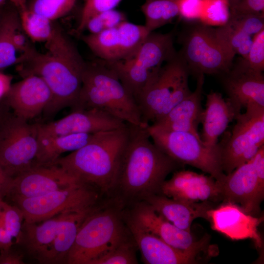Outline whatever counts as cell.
<instances>
[{"mask_svg": "<svg viewBox=\"0 0 264 264\" xmlns=\"http://www.w3.org/2000/svg\"><path fill=\"white\" fill-rule=\"evenodd\" d=\"M45 46L47 52L43 53L30 45L18 57L16 65L23 77L38 76L49 88L51 100L44 112L51 117L65 108L71 109L76 104L86 62L58 26Z\"/></svg>", "mask_w": 264, "mask_h": 264, "instance_id": "1", "label": "cell"}, {"mask_svg": "<svg viewBox=\"0 0 264 264\" xmlns=\"http://www.w3.org/2000/svg\"><path fill=\"white\" fill-rule=\"evenodd\" d=\"M128 126V140L110 191H116L123 200L137 202L160 193L167 176L183 165L151 141L148 126Z\"/></svg>", "mask_w": 264, "mask_h": 264, "instance_id": "2", "label": "cell"}, {"mask_svg": "<svg viewBox=\"0 0 264 264\" xmlns=\"http://www.w3.org/2000/svg\"><path fill=\"white\" fill-rule=\"evenodd\" d=\"M129 126L94 133L79 149L59 158L54 164L81 183L102 193L111 191L129 136Z\"/></svg>", "mask_w": 264, "mask_h": 264, "instance_id": "3", "label": "cell"}, {"mask_svg": "<svg viewBox=\"0 0 264 264\" xmlns=\"http://www.w3.org/2000/svg\"><path fill=\"white\" fill-rule=\"evenodd\" d=\"M98 109L129 124L147 127L136 100L116 73L101 61L87 63L82 85L72 111Z\"/></svg>", "mask_w": 264, "mask_h": 264, "instance_id": "4", "label": "cell"}, {"mask_svg": "<svg viewBox=\"0 0 264 264\" xmlns=\"http://www.w3.org/2000/svg\"><path fill=\"white\" fill-rule=\"evenodd\" d=\"M125 231L116 210L97 207L82 224L65 264H89L126 240Z\"/></svg>", "mask_w": 264, "mask_h": 264, "instance_id": "5", "label": "cell"}, {"mask_svg": "<svg viewBox=\"0 0 264 264\" xmlns=\"http://www.w3.org/2000/svg\"><path fill=\"white\" fill-rule=\"evenodd\" d=\"M187 65L179 52L161 66L138 101L143 122H154L191 93Z\"/></svg>", "mask_w": 264, "mask_h": 264, "instance_id": "6", "label": "cell"}, {"mask_svg": "<svg viewBox=\"0 0 264 264\" xmlns=\"http://www.w3.org/2000/svg\"><path fill=\"white\" fill-rule=\"evenodd\" d=\"M147 130L153 142L179 164L197 168L219 182L224 178L220 143L208 146L191 132L164 130L152 125Z\"/></svg>", "mask_w": 264, "mask_h": 264, "instance_id": "7", "label": "cell"}, {"mask_svg": "<svg viewBox=\"0 0 264 264\" xmlns=\"http://www.w3.org/2000/svg\"><path fill=\"white\" fill-rule=\"evenodd\" d=\"M38 124L13 113L0 115V165L13 178L36 165Z\"/></svg>", "mask_w": 264, "mask_h": 264, "instance_id": "8", "label": "cell"}, {"mask_svg": "<svg viewBox=\"0 0 264 264\" xmlns=\"http://www.w3.org/2000/svg\"><path fill=\"white\" fill-rule=\"evenodd\" d=\"M245 109L235 117L231 134L220 142L226 175L251 160L264 146V107L252 104Z\"/></svg>", "mask_w": 264, "mask_h": 264, "instance_id": "9", "label": "cell"}, {"mask_svg": "<svg viewBox=\"0 0 264 264\" xmlns=\"http://www.w3.org/2000/svg\"><path fill=\"white\" fill-rule=\"evenodd\" d=\"M190 74L218 75L227 72L234 57L217 37L214 28L196 24L188 29L182 39L179 52Z\"/></svg>", "mask_w": 264, "mask_h": 264, "instance_id": "10", "label": "cell"}, {"mask_svg": "<svg viewBox=\"0 0 264 264\" xmlns=\"http://www.w3.org/2000/svg\"><path fill=\"white\" fill-rule=\"evenodd\" d=\"M219 183L221 203L236 204L246 213L260 217L264 198V146Z\"/></svg>", "mask_w": 264, "mask_h": 264, "instance_id": "11", "label": "cell"}, {"mask_svg": "<svg viewBox=\"0 0 264 264\" xmlns=\"http://www.w3.org/2000/svg\"><path fill=\"white\" fill-rule=\"evenodd\" d=\"M98 196V191L93 188L77 183L41 196L19 199L13 202L22 211L24 222L34 223L65 212L96 206Z\"/></svg>", "mask_w": 264, "mask_h": 264, "instance_id": "12", "label": "cell"}, {"mask_svg": "<svg viewBox=\"0 0 264 264\" xmlns=\"http://www.w3.org/2000/svg\"><path fill=\"white\" fill-rule=\"evenodd\" d=\"M133 207L128 216L133 222L175 248L201 253L212 246L207 235L198 239L192 232L181 229L167 220L144 201L136 202Z\"/></svg>", "mask_w": 264, "mask_h": 264, "instance_id": "13", "label": "cell"}, {"mask_svg": "<svg viewBox=\"0 0 264 264\" xmlns=\"http://www.w3.org/2000/svg\"><path fill=\"white\" fill-rule=\"evenodd\" d=\"M80 183L56 164L36 165L12 179L7 195L14 200L35 198Z\"/></svg>", "mask_w": 264, "mask_h": 264, "instance_id": "14", "label": "cell"}, {"mask_svg": "<svg viewBox=\"0 0 264 264\" xmlns=\"http://www.w3.org/2000/svg\"><path fill=\"white\" fill-rule=\"evenodd\" d=\"M220 76L228 96L226 100L237 114L249 105L264 107L263 72L248 67L242 58Z\"/></svg>", "mask_w": 264, "mask_h": 264, "instance_id": "15", "label": "cell"}, {"mask_svg": "<svg viewBox=\"0 0 264 264\" xmlns=\"http://www.w3.org/2000/svg\"><path fill=\"white\" fill-rule=\"evenodd\" d=\"M127 123L98 109L72 111L55 121L38 124L39 138L77 133L94 134L126 127Z\"/></svg>", "mask_w": 264, "mask_h": 264, "instance_id": "16", "label": "cell"}, {"mask_svg": "<svg viewBox=\"0 0 264 264\" xmlns=\"http://www.w3.org/2000/svg\"><path fill=\"white\" fill-rule=\"evenodd\" d=\"M208 214L213 230L232 240L251 239L257 249L263 247V239L258 230L263 216L248 214L238 205L229 202L221 203Z\"/></svg>", "mask_w": 264, "mask_h": 264, "instance_id": "17", "label": "cell"}, {"mask_svg": "<svg viewBox=\"0 0 264 264\" xmlns=\"http://www.w3.org/2000/svg\"><path fill=\"white\" fill-rule=\"evenodd\" d=\"M160 194L188 202H220V186L211 176L190 170H176L162 184Z\"/></svg>", "mask_w": 264, "mask_h": 264, "instance_id": "18", "label": "cell"}, {"mask_svg": "<svg viewBox=\"0 0 264 264\" xmlns=\"http://www.w3.org/2000/svg\"><path fill=\"white\" fill-rule=\"evenodd\" d=\"M51 97L50 90L42 78L29 75L12 84L4 97L15 115L28 121L44 111Z\"/></svg>", "mask_w": 264, "mask_h": 264, "instance_id": "19", "label": "cell"}, {"mask_svg": "<svg viewBox=\"0 0 264 264\" xmlns=\"http://www.w3.org/2000/svg\"><path fill=\"white\" fill-rule=\"evenodd\" d=\"M127 227L140 251L142 259L148 264H196L201 253L175 248L156 236L141 228L128 217Z\"/></svg>", "mask_w": 264, "mask_h": 264, "instance_id": "20", "label": "cell"}, {"mask_svg": "<svg viewBox=\"0 0 264 264\" xmlns=\"http://www.w3.org/2000/svg\"><path fill=\"white\" fill-rule=\"evenodd\" d=\"M196 79L194 91L152 125L164 130L189 132L200 136L198 129L203 111L201 99L204 75H198Z\"/></svg>", "mask_w": 264, "mask_h": 264, "instance_id": "21", "label": "cell"}, {"mask_svg": "<svg viewBox=\"0 0 264 264\" xmlns=\"http://www.w3.org/2000/svg\"><path fill=\"white\" fill-rule=\"evenodd\" d=\"M142 201L174 225L188 232H191V225L195 220L203 218L208 220V211L217 206L210 201H179L160 193L149 196Z\"/></svg>", "mask_w": 264, "mask_h": 264, "instance_id": "22", "label": "cell"}, {"mask_svg": "<svg viewBox=\"0 0 264 264\" xmlns=\"http://www.w3.org/2000/svg\"><path fill=\"white\" fill-rule=\"evenodd\" d=\"M97 207L63 213L53 242L39 263H65L82 224Z\"/></svg>", "mask_w": 264, "mask_h": 264, "instance_id": "23", "label": "cell"}, {"mask_svg": "<svg viewBox=\"0 0 264 264\" xmlns=\"http://www.w3.org/2000/svg\"><path fill=\"white\" fill-rule=\"evenodd\" d=\"M237 115L220 93L211 91L206 96L201 121L202 128L200 137L203 142L210 146L217 145L219 137Z\"/></svg>", "mask_w": 264, "mask_h": 264, "instance_id": "24", "label": "cell"}, {"mask_svg": "<svg viewBox=\"0 0 264 264\" xmlns=\"http://www.w3.org/2000/svg\"><path fill=\"white\" fill-rule=\"evenodd\" d=\"M63 214L39 222L23 221L19 244L39 262L53 242Z\"/></svg>", "mask_w": 264, "mask_h": 264, "instance_id": "25", "label": "cell"}, {"mask_svg": "<svg viewBox=\"0 0 264 264\" xmlns=\"http://www.w3.org/2000/svg\"><path fill=\"white\" fill-rule=\"evenodd\" d=\"M172 32L159 33L150 32L132 57L142 66L157 71L164 62L176 53Z\"/></svg>", "mask_w": 264, "mask_h": 264, "instance_id": "26", "label": "cell"}, {"mask_svg": "<svg viewBox=\"0 0 264 264\" xmlns=\"http://www.w3.org/2000/svg\"><path fill=\"white\" fill-rule=\"evenodd\" d=\"M101 61L116 73L137 104L159 71L150 70L139 64L132 58L115 61L101 60Z\"/></svg>", "mask_w": 264, "mask_h": 264, "instance_id": "27", "label": "cell"}, {"mask_svg": "<svg viewBox=\"0 0 264 264\" xmlns=\"http://www.w3.org/2000/svg\"><path fill=\"white\" fill-rule=\"evenodd\" d=\"M93 134L77 133L39 138L36 165L54 164L62 154L81 148L90 140Z\"/></svg>", "mask_w": 264, "mask_h": 264, "instance_id": "28", "label": "cell"}, {"mask_svg": "<svg viewBox=\"0 0 264 264\" xmlns=\"http://www.w3.org/2000/svg\"><path fill=\"white\" fill-rule=\"evenodd\" d=\"M91 51L103 61L121 60V39L118 26L95 34L82 36Z\"/></svg>", "mask_w": 264, "mask_h": 264, "instance_id": "29", "label": "cell"}, {"mask_svg": "<svg viewBox=\"0 0 264 264\" xmlns=\"http://www.w3.org/2000/svg\"><path fill=\"white\" fill-rule=\"evenodd\" d=\"M141 10L145 18L144 25L150 32L179 16L177 0H146Z\"/></svg>", "mask_w": 264, "mask_h": 264, "instance_id": "30", "label": "cell"}, {"mask_svg": "<svg viewBox=\"0 0 264 264\" xmlns=\"http://www.w3.org/2000/svg\"><path fill=\"white\" fill-rule=\"evenodd\" d=\"M20 17L14 11L1 15L0 22V72L13 65L18 58L12 38L15 31L21 26Z\"/></svg>", "mask_w": 264, "mask_h": 264, "instance_id": "31", "label": "cell"}, {"mask_svg": "<svg viewBox=\"0 0 264 264\" xmlns=\"http://www.w3.org/2000/svg\"><path fill=\"white\" fill-rule=\"evenodd\" d=\"M19 17L22 29L33 42H46L52 37L57 26L54 21L27 8L20 11Z\"/></svg>", "mask_w": 264, "mask_h": 264, "instance_id": "32", "label": "cell"}, {"mask_svg": "<svg viewBox=\"0 0 264 264\" xmlns=\"http://www.w3.org/2000/svg\"><path fill=\"white\" fill-rule=\"evenodd\" d=\"M216 35L233 57L237 54L245 59L251 46L253 38L226 22L214 28Z\"/></svg>", "mask_w": 264, "mask_h": 264, "instance_id": "33", "label": "cell"}, {"mask_svg": "<svg viewBox=\"0 0 264 264\" xmlns=\"http://www.w3.org/2000/svg\"><path fill=\"white\" fill-rule=\"evenodd\" d=\"M76 2V0H32L27 8L54 21L70 12Z\"/></svg>", "mask_w": 264, "mask_h": 264, "instance_id": "34", "label": "cell"}, {"mask_svg": "<svg viewBox=\"0 0 264 264\" xmlns=\"http://www.w3.org/2000/svg\"><path fill=\"white\" fill-rule=\"evenodd\" d=\"M133 246L127 239L90 262L89 264H137Z\"/></svg>", "mask_w": 264, "mask_h": 264, "instance_id": "35", "label": "cell"}, {"mask_svg": "<svg viewBox=\"0 0 264 264\" xmlns=\"http://www.w3.org/2000/svg\"><path fill=\"white\" fill-rule=\"evenodd\" d=\"M127 21L125 14L115 9L108 10L91 17L85 26L89 34H95L107 29L115 27Z\"/></svg>", "mask_w": 264, "mask_h": 264, "instance_id": "36", "label": "cell"}, {"mask_svg": "<svg viewBox=\"0 0 264 264\" xmlns=\"http://www.w3.org/2000/svg\"><path fill=\"white\" fill-rule=\"evenodd\" d=\"M1 209L4 224L7 231L12 236L15 242L19 243L24 221L22 211L17 205H10L3 200Z\"/></svg>", "mask_w": 264, "mask_h": 264, "instance_id": "37", "label": "cell"}, {"mask_svg": "<svg viewBox=\"0 0 264 264\" xmlns=\"http://www.w3.org/2000/svg\"><path fill=\"white\" fill-rule=\"evenodd\" d=\"M122 0H84L80 21L76 29L77 34L85 30L88 20L99 13L115 9Z\"/></svg>", "mask_w": 264, "mask_h": 264, "instance_id": "38", "label": "cell"}, {"mask_svg": "<svg viewBox=\"0 0 264 264\" xmlns=\"http://www.w3.org/2000/svg\"><path fill=\"white\" fill-rule=\"evenodd\" d=\"M227 22L251 36L264 29V14L229 16Z\"/></svg>", "mask_w": 264, "mask_h": 264, "instance_id": "39", "label": "cell"}, {"mask_svg": "<svg viewBox=\"0 0 264 264\" xmlns=\"http://www.w3.org/2000/svg\"><path fill=\"white\" fill-rule=\"evenodd\" d=\"M242 58L248 67L263 72L264 70V29L254 36L246 58Z\"/></svg>", "mask_w": 264, "mask_h": 264, "instance_id": "40", "label": "cell"}, {"mask_svg": "<svg viewBox=\"0 0 264 264\" xmlns=\"http://www.w3.org/2000/svg\"><path fill=\"white\" fill-rule=\"evenodd\" d=\"M227 0H202L200 17L209 20L228 19Z\"/></svg>", "mask_w": 264, "mask_h": 264, "instance_id": "41", "label": "cell"}, {"mask_svg": "<svg viewBox=\"0 0 264 264\" xmlns=\"http://www.w3.org/2000/svg\"><path fill=\"white\" fill-rule=\"evenodd\" d=\"M230 8L229 16L264 14V0H240Z\"/></svg>", "mask_w": 264, "mask_h": 264, "instance_id": "42", "label": "cell"}, {"mask_svg": "<svg viewBox=\"0 0 264 264\" xmlns=\"http://www.w3.org/2000/svg\"><path fill=\"white\" fill-rule=\"evenodd\" d=\"M202 0H177L179 16L184 18L200 17Z\"/></svg>", "mask_w": 264, "mask_h": 264, "instance_id": "43", "label": "cell"}, {"mask_svg": "<svg viewBox=\"0 0 264 264\" xmlns=\"http://www.w3.org/2000/svg\"><path fill=\"white\" fill-rule=\"evenodd\" d=\"M22 254L12 249L11 247L0 249V264H23Z\"/></svg>", "mask_w": 264, "mask_h": 264, "instance_id": "44", "label": "cell"}, {"mask_svg": "<svg viewBox=\"0 0 264 264\" xmlns=\"http://www.w3.org/2000/svg\"><path fill=\"white\" fill-rule=\"evenodd\" d=\"M21 26L19 27L14 32L12 40L14 46L17 51L21 53L24 52L31 45L28 41L27 36L24 31H22Z\"/></svg>", "mask_w": 264, "mask_h": 264, "instance_id": "45", "label": "cell"}, {"mask_svg": "<svg viewBox=\"0 0 264 264\" xmlns=\"http://www.w3.org/2000/svg\"><path fill=\"white\" fill-rule=\"evenodd\" d=\"M13 240V238L7 231L4 226L1 207L0 210V249L12 247L14 244Z\"/></svg>", "mask_w": 264, "mask_h": 264, "instance_id": "46", "label": "cell"}, {"mask_svg": "<svg viewBox=\"0 0 264 264\" xmlns=\"http://www.w3.org/2000/svg\"><path fill=\"white\" fill-rule=\"evenodd\" d=\"M13 178L9 176L0 165V198L6 197Z\"/></svg>", "mask_w": 264, "mask_h": 264, "instance_id": "47", "label": "cell"}, {"mask_svg": "<svg viewBox=\"0 0 264 264\" xmlns=\"http://www.w3.org/2000/svg\"><path fill=\"white\" fill-rule=\"evenodd\" d=\"M12 77L0 72V100L5 96L12 85Z\"/></svg>", "mask_w": 264, "mask_h": 264, "instance_id": "48", "label": "cell"}, {"mask_svg": "<svg viewBox=\"0 0 264 264\" xmlns=\"http://www.w3.org/2000/svg\"><path fill=\"white\" fill-rule=\"evenodd\" d=\"M11 1L19 9V12L27 9L26 0H11Z\"/></svg>", "mask_w": 264, "mask_h": 264, "instance_id": "49", "label": "cell"}, {"mask_svg": "<svg viewBox=\"0 0 264 264\" xmlns=\"http://www.w3.org/2000/svg\"><path fill=\"white\" fill-rule=\"evenodd\" d=\"M240 0H227L230 7L237 4Z\"/></svg>", "mask_w": 264, "mask_h": 264, "instance_id": "50", "label": "cell"}, {"mask_svg": "<svg viewBox=\"0 0 264 264\" xmlns=\"http://www.w3.org/2000/svg\"><path fill=\"white\" fill-rule=\"evenodd\" d=\"M5 0H0V6H1L5 2Z\"/></svg>", "mask_w": 264, "mask_h": 264, "instance_id": "51", "label": "cell"}, {"mask_svg": "<svg viewBox=\"0 0 264 264\" xmlns=\"http://www.w3.org/2000/svg\"><path fill=\"white\" fill-rule=\"evenodd\" d=\"M2 201H3V199L0 198V210L1 207Z\"/></svg>", "mask_w": 264, "mask_h": 264, "instance_id": "52", "label": "cell"}, {"mask_svg": "<svg viewBox=\"0 0 264 264\" xmlns=\"http://www.w3.org/2000/svg\"><path fill=\"white\" fill-rule=\"evenodd\" d=\"M1 16L0 15V21H1Z\"/></svg>", "mask_w": 264, "mask_h": 264, "instance_id": "53", "label": "cell"}]
</instances>
